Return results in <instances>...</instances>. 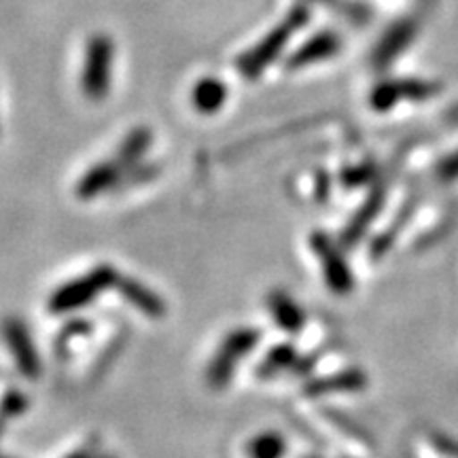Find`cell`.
<instances>
[{
	"instance_id": "52a82bcc",
	"label": "cell",
	"mask_w": 458,
	"mask_h": 458,
	"mask_svg": "<svg viewBox=\"0 0 458 458\" xmlns=\"http://www.w3.org/2000/svg\"><path fill=\"white\" fill-rule=\"evenodd\" d=\"M416 34L418 21L414 17H403V20L394 21V24L385 32V37L380 38V43L376 45L374 55H371V64L380 68V71L388 64H393V62L414 43Z\"/></svg>"
},
{
	"instance_id": "2e32d148",
	"label": "cell",
	"mask_w": 458,
	"mask_h": 458,
	"mask_svg": "<svg viewBox=\"0 0 458 458\" xmlns=\"http://www.w3.org/2000/svg\"><path fill=\"white\" fill-rule=\"evenodd\" d=\"M289 450L284 435L280 431H261L246 442V458H283Z\"/></svg>"
},
{
	"instance_id": "8fae6325",
	"label": "cell",
	"mask_w": 458,
	"mask_h": 458,
	"mask_svg": "<svg viewBox=\"0 0 458 458\" xmlns=\"http://www.w3.org/2000/svg\"><path fill=\"white\" fill-rule=\"evenodd\" d=\"M114 289H117V293L122 295L134 310L142 312L145 317L159 318L165 314V301L162 300V295L156 293L153 289H148V286L145 283H140V280L119 276Z\"/></svg>"
},
{
	"instance_id": "d4e9b609",
	"label": "cell",
	"mask_w": 458,
	"mask_h": 458,
	"mask_svg": "<svg viewBox=\"0 0 458 458\" xmlns=\"http://www.w3.org/2000/svg\"><path fill=\"white\" fill-rule=\"evenodd\" d=\"M310 458H314V456H310Z\"/></svg>"
},
{
	"instance_id": "6da1fadb",
	"label": "cell",
	"mask_w": 458,
	"mask_h": 458,
	"mask_svg": "<svg viewBox=\"0 0 458 458\" xmlns=\"http://www.w3.org/2000/svg\"><path fill=\"white\" fill-rule=\"evenodd\" d=\"M310 21V9L297 4L289 11V15L284 17L280 24L274 28L270 34H266V38H261L259 45H255L253 49H249L236 60L238 72L246 79H257L259 74L272 64L276 57L283 54L284 45L289 43V38L293 37L297 30H301L303 26Z\"/></svg>"
},
{
	"instance_id": "cb8c5ba5",
	"label": "cell",
	"mask_w": 458,
	"mask_h": 458,
	"mask_svg": "<svg viewBox=\"0 0 458 458\" xmlns=\"http://www.w3.org/2000/svg\"><path fill=\"white\" fill-rule=\"evenodd\" d=\"M0 458H7V456H0Z\"/></svg>"
},
{
	"instance_id": "d6986e66",
	"label": "cell",
	"mask_w": 458,
	"mask_h": 458,
	"mask_svg": "<svg viewBox=\"0 0 458 458\" xmlns=\"http://www.w3.org/2000/svg\"><path fill=\"white\" fill-rule=\"evenodd\" d=\"M314 3H320L325 7L337 11V13H342L352 24L363 26L371 20V11L365 4L354 3V0H314Z\"/></svg>"
},
{
	"instance_id": "4fadbf2b",
	"label": "cell",
	"mask_w": 458,
	"mask_h": 458,
	"mask_svg": "<svg viewBox=\"0 0 458 458\" xmlns=\"http://www.w3.org/2000/svg\"><path fill=\"white\" fill-rule=\"evenodd\" d=\"M267 310H270L272 318L276 320V325L286 334H300L306 325V314L300 308L293 297L286 291H272L267 295Z\"/></svg>"
},
{
	"instance_id": "ffe728a7",
	"label": "cell",
	"mask_w": 458,
	"mask_h": 458,
	"mask_svg": "<svg viewBox=\"0 0 458 458\" xmlns=\"http://www.w3.org/2000/svg\"><path fill=\"white\" fill-rule=\"evenodd\" d=\"M376 176V164L371 162H365L360 165H351V168H346L342 172V182L346 189H352V187H360V185H368V182L374 181Z\"/></svg>"
},
{
	"instance_id": "9c48e42d",
	"label": "cell",
	"mask_w": 458,
	"mask_h": 458,
	"mask_svg": "<svg viewBox=\"0 0 458 458\" xmlns=\"http://www.w3.org/2000/svg\"><path fill=\"white\" fill-rule=\"evenodd\" d=\"M123 168L114 159H111V162H98L83 172L81 179L77 181V187H74V193L83 202L85 199H94L119 187V182L123 181Z\"/></svg>"
},
{
	"instance_id": "277c9868",
	"label": "cell",
	"mask_w": 458,
	"mask_h": 458,
	"mask_svg": "<svg viewBox=\"0 0 458 458\" xmlns=\"http://www.w3.org/2000/svg\"><path fill=\"white\" fill-rule=\"evenodd\" d=\"M113 55L114 45L106 34H94L85 45L83 71H81V91L89 100H105L111 89L113 77Z\"/></svg>"
},
{
	"instance_id": "7a4b0ae2",
	"label": "cell",
	"mask_w": 458,
	"mask_h": 458,
	"mask_svg": "<svg viewBox=\"0 0 458 458\" xmlns=\"http://www.w3.org/2000/svg\"><path fill=\"white\" fill-rule=\"evenodd\" d=\"M119 276L122 274L114 270L113 266H108V263L91 267L83 276L72 278L62 286H57L54 293L49 295L47 310L51 314H71L81 310L100 293H105L106 289L117 284Z\"/></svg>"
},
{
	"instance_id": "9a60e30c",
	"label": "cell",
	"mask_w": 458,
	"mask_h": 458,
	"mask_svg": "<svg viewBox=\"0 0 458 458\" xmlns=\"http://www.w3.org/2000/svg\"><path fill=\"white\" fill-rule=\"evenodd\" d=\"M151 142H153V134L151 130L145 128V125L130 130L128 136H125L122 145L117 148L114 162L122 165L123 172L136 168V165L140 164V159L145 157V153L148 151V147H151Z\"/></svg>"
},
{
	"instance_id": "30bf717a",
	"label": "cell",
	"mask_w": 458,
	"mask_h": 458,
	"mask_svg": "<svg viewBox=\"0 0 458 458\" xmlns=\"http://www.w3.org/2000/svg\"><path fill=\"white\" fill-rule=\"evenodd\" d=\"M386 191H388L386 182H377V185H374V189L369 191V196L365 198V202L360 204V208L352 215L351 223H348L346 229H344L342 233L344 246H354L363 240L371 223L376 221V216L382 213V208H385Z\"/></svg>"
},
{
	"instance_id": "ac0fdd59",
	"label": "cell",
	"mask_w": 458,
	"mask_h": 458,
	"mask_svg": "<svg viewBox=\"0 0 458 458\" xmlns=\"http://www.w3.org/2000/svg\"><path fill=\"white\" fill-rule=\"evenodd\" d=\"M401 102V91L397 79L391 81H382L374 85V89L369 91V106L377 113H386L394 108Z\"/></svg>"
},
{
	"instance_id": "603a6c76",
	"label": "cell",
	"mask_w": 458,
	"mask_h": 458,
	"mask_svg": "<svg viewBox=\"0 0 458 458\" xmlns=\"http://www.w3.org/2000/svg\"><path fill=\"white\" fill-rule=\"evenodd\" d=\"M66 458H114V456L100 454V452H91V450H81V452H74V454L66 456Z\"/></svg>"
},
{
	"instance_id": "7402d4cb",
	"label": "cell",
	"mask_w": 458,
	"mask_h": 458,
	"mask_svg": "<svg viewBox=\"0 0 458 458\" xmlns=\"http://www.w3.org/2000/svg\"><path fill=\"white\" fill-rule=\"evenodd\" d=\"M314 185H317V199H318V202H325V199L329 198V176H327V172H318L317 182H314Z\"/></svg>"
},
{
	"instance_id": "3957f363",
	"label": "cell",
	"mask_w": 458,
	"mask_h": 458,
	"mask_svg": "<svg viewBox=\"0 0 458 458\" xmlns=\"http://www.w3.org/2000/svg\"><path fill=\"white\" fill-rule=\"evenodd\" d=\"M261 340V331L255 327H238L223 337L208 368H206V385L210 388H225L232 382L236 368L255 351Z\"/></svg>"
},
{
	"instance_id": "5b68a950",
	"label": "cell",
	"mask_w": 458,
	"mask_h": 458,
	"mask_svg": "<svg viewBox=\"0 0 458 458\" xmlns=\"http://www.w3.org/2000/svg\"><path fill=\"white\" fill-rule=\"evenodd\" d=\"M310 246L320 263L323 278L327 283L329 291L335 295H348L354 289V276L348 259L344 257L340 244L334 242V238L325 232H314L310 238Z\"/></svg>"
},
{
	"instance_id": "7c38bea8",
	"label": "cell",
	"mask_w": 458,
	"mask_h": 458,
	"mask_svg": "<svg viewBox=\"0 0 458 458\" xmlns=\"http://www.w3.org/2000/svg\"><path fill=\"white\" fill-rule=\"evenodd\" d=\"M368 376L363 369H346L329 377H317L310 385H306L308 397H320V394L335 393H359L368 386Z\"/></svg>"
},
{
	"instance_id": "44dd1931",
	"label": "cell",
	"mask_w": 458,
	"mask_h": 458,
	"mask_svg": "<svg viewBox=\"0 0 458 458\" xmlns=\"http://www.w3.org/2000/svg\"><path fill=\"white\" fill-rule=\"evenodd\" d=\"M435 176L444 182H452L458 179V148L435 165Z\"/></svg>"
},
{
	"instance_id": "5bb4252c",
	"label": "cell",
	"mask_w": 458,
	"mask_h": 458,
	"mask_svg": "<svg viewBox=\"0 0 458 458\" xmlns=\"http://www.w3.org/2000/svg\"><path fill=\"white\" fill-rule=\"evenodd\" d=\"M191 100L196 111L204 113V114H213L216 111H221L223 105L227 100V85L221 81L219 77H202L196 83V88L191 91Z\"/></svg>"
},
{
	"instance_id": "ba28073f",
	"label": "cell",
	"mask_w": 458,
	"mask_h": 458,
	"mask_svg": "<svg viewBox=\"0 0 458 458\" xmlns=\"http://www.w3.org/2000/svg\"><path fill=\"white\" fill-rule=\"evenodd\" d=\"M342 38L340 34L334 30H320L308 38L300 49L293 51L286 60V71H301V68L317 64V62H325L329 57L340 54Z\"/></svg>"
},
{
	"instance_id": "e0dca14e",
	"label": "cell",
	"mask_w": 458,
	"mask_h": 458,
	"mask_svg": "<svg viewBox=\"0 0 458 458\" xmlns=\"http://www.w3.org/2000/svg\"><path fill=\"white\" fill-rule=\"evenodd\" d=\"M300 360L297 357V351L291 344H278L276 348H272L270 352L266 354V359L259 363V376L261 377H272L280 374V371L291 369Z\"/></svg>"
},
{
	"instance_id": "8992f818",
	"label": "cell",
	"mask_w": 458,
	"mask_h": 458,
	"mask_svg": "<svg viewBox=\"0 0 458 458\" xmlns=\"http://www.w3.org/2000/svg\"><path fill=\"white\" fill-rule=\"evenodd\" d=\"M0 334H3L4 346H7L20 374L28 377V380H37L43 371V363L41 357H38L37 344H34L24 320L17 317H7L0 325Z\"/></svg>"
}]
</instances>
